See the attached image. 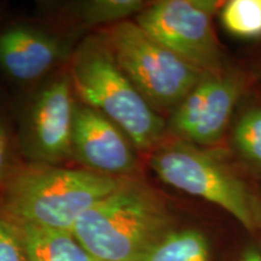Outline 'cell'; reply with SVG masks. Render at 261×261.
<instances>
[{"label": "cell", "mask_w": 261, "mask_h": 261, "mask_svg": "<svg viewBox=\"0 0 261 261\" xmlns=\"http://www.w3.org/2000/svg\"><path fill=\"white\" fill-rule=\"evenodd\" d=\"M106 40L116 63L158 114L174 110L205 74L133 22L113 25Z\"/></svg>", "instance_id": "277c9868"}, {"label": "cell", "mask_w": 261, "mask_h": 261, "mask_svg": "<svg viewBox=\"0 0 261 261\" xmlns=\"http://www.w3.org/2000/svg\"><path fill=\"white\" fill-rule=\"evenodd\" d=\"M233 142L244 159L261 167V108L247 110L241 116L234 127Z\"/></svg>", "instance_id": "9a60e30c"}, {"label": "cell", "mask_w": 261, "mask_h": 261, "mask_svg": "<svg viewBox=\"0 0 261 261\" xmlns=\"http://www.w3.org/2000/svg\"><path fill=\"white\" fill-rule=\"evenodd\" d=\"M224 28L242 39L261 38V0H230L221 8Z\"/></svg>", "instance_id": "4fadbf2b"}, {"label": "cell", "mask_w": 261, "mask_h": 261, "mask_svg": "<svg viewBox=\"0 0 261 261\" xmlns=\"http://www.w3.org/2000/svg\"><path fill=\"white\" fill-rule=\"evenodd\" d=\"M0 261H28L21 226L0 213Z\"/></svg>", "instance_id": "2e32d148"}, {"label": "cell", "mask_w": 261, "mask_h": 261, "mask_svg": "<svg viewBox=\"0 0 261 261\" xmlns=\"http://www.w3.org/2000/svg\"><path fill=\"white\" fill-rule=\"evenodd\" d=\"M120 180L89 169L29 163L10 171L0 192V213L18 225L73 232L81 215Z\"/></svg>", "instance_id": "6da1fadb"}, {"label": "cell", "mask_w": 261, "mask_h": 261, "mask_svg": "<svg viewBox=\"0 0 261 261\" xmlns=\"http://www.w3.org/2000/svg\"><path fill=\"white\" fill-rule=\"evenodd\" d=\"M68 55L58 37L25 25L0 33V68L19 83L40 79Z\"/></svg>", "instance_id": "30bf717a"}, {"label": "cell", "mask_w": 261, "mask_h": 261, "mask_svg": "<svg viewBox=\"0 0 261 261\" xmlns=\"http://www.w3.org/2000/svg\"><path fill=\"white\" fill-rule=\"evenodd\" d=\"M242 85V80L232 74L205 73L172 112L169 129L194 144L217 143L240 99Z\"/></svg>", "instance_id": "52a82bcc"}, {"label": "cell", "mask_w": 261, "mask_h": 261, "mask_svg": "<svg viewBox=\"0 0 261 261\" xmlns=\"http://www.w3.org/2000/svg\"><path fill=\"white\" fill-rule=\"evenodd\" d=\"M133 143L126 133L102 113L76 104L74 113L71 158L85 169L125 178L137 171Z\"/></svg>", "instance_id": "9c48e42d"}, {"label": "cell", "mask_w": 261, "mask_h": 261, "mask_svg": "<svg viewBox=\"0 0 261 261\" xmlns=\"http://www.w3.org/2000/svg\"><path fill=\"white\" fill-rule=\"evenodd\" d=\"M173 230L165 201L145 182L123 178L81 215L71 233L96 261H136Z\"/></svg>", "instance_id": "7a4b0ae2"}, {"label": "cell", "mask_w": 261, "mask_h": 261, "mask_svg": "<svg viewBox=\"0 0 261 261\" xmlns=\"http://www.w3.org/2000/svg\"><path fill=\"white\" fill-rule=\"evenodd\" d=\"M136 261H211L210 244L197 230H173Z\"/></svg>", "instance_id": "7c38bea8"}, {"label": "cell", "mask_w": 261, "mask_h": 261, "mask_svg": "<svg viewBox=\"0 0 261 261\" xmlns=\"http://www.w3.org/2000/svg\"><path fill=\"white\" fill-rule=\"evenodd\" d=\"M70 79L85 106L119 126L137 149L159 145L165 135V120L119 67L106 39L91 37L77 46L71 58Z\"/></svg>", "instance_id": "3957f363"}, {"label": "cell", "mask_w": 261, "mask_h": 261, "mask_svg": "<svg viewBox=\"0 0 261 261\" xmlns=\"http://www.w3.org/2000/svg\"><path fill=\"white\" fill-rule=\"evenodd\" d=\"M28 261H96L71 232L19 225Z\"/></svg>", "instance_id": "8fae6325"}, {"label": "cell", "mask_w": 261, "mask_h": 261, "mask_svg": "<svg viewBox=\"0 0 261 261\" xmlns=\"http://www.w3.org/2000/svg\"><path fill=\"white\" fill-rule=\"evenodd\" d=\"M223 5L212 0H161L137 15L136 23L197 69L219 74L223 56L212 16Z\"/></svg>", "instance_id": "8992f818"}, {"label": "cell", "mask_w": 261, "mask_h": 261, "mask_svg": "<svg viewBox=\"0 0 261 261\" xmlns=\"http://www.w3.org/2000/svg\"><path fill=\"white\" fill-rule=\"evenodd\" d=\"M241 261H261V250L255 246H249L244 249Z\"/></svg>", "instance_id": "ac0fdd59"}, {"label": "cell", "mask_w": 261, "mask_h": 261, "mask_svg": "<svg viewBox=\"0 0 261 261\" xmlns=\"http://www.w3.org/2000/svg\"><path fill=\"white\" fill-rule=\"evenodd\" d=\"M150 167L167 185L219 205L247 230L257 228L254 200L220 161L188 143L158 145Z\"/></svg>", "instance_id": "5b68a950"}, {"label": "cell", "mask_w": 261, "mask_h": 261, "mask_svg": "<svg viewBox=\"0 0 261 261\" xmlns=\"http://www.w3.org/2000/svg\"><path fill=\"white\" fill-rule=\"evenodd\" d=\"M254 207H255V217H256V225L257 227L261 228V210L255 202H254Z\"/></svg>", "instance_id": "d6986e66"}, {"label": "cell", "mask_w": 261, "mask_h": 261, "mask_svg": "<svg viewBox=\"0 0 261 261\" xmlns=\"http://www.w3.org/2000/svg\"><path fill=\"white\" fill-rule=\"evenodd\" d=\"M146 8L140 0H92L80 6V17L89 25L120 23Z\"/></svg>", "instance_id": "5bb4252c"}, {"label": "cell", "mask_w": 261, "mask_h": 261, "mask_svg": "<svg viewBox=\"0 0 261 261\" xmlns=\"http://www.w3.org/2000/svg\"><path fill=\"white\" fill-rule=\"evenodd\" d=\"M9 137L5 123L0 116V192L10 173L9 169Z\"/></svg>", "instance_id": "e0dca14e"}, {"label": "cell", "mask_w": 261, "mask_h": 261, "mask_svg": "<svg viewBox=\"0 0 261 261\" xmlns=\"http://www.w3.org/2000/svg\"><path fill=\"white\" fill-rule=\"evenodd\" d=\"M76 103L70 76H61L42 89L33 100L25 128V151L39 163L71 158Z\"/></svg>", "instance_id": "ba28073f"}]
</instances>
